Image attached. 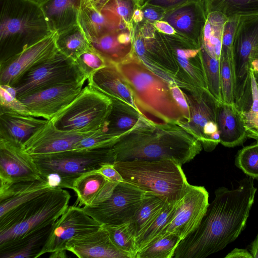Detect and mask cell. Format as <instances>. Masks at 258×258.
<instances>
[{
  "label": "cell",
  "mask_w": 258,
  "mask_h": 258,
  "mask_svg": "<svg viewBox=\"0 0 258 258\" xmlns=\"http://www.w3.org/2000/svg\"><path fill=\"white\" fill-rule=\"evenodd\" d=\"M251 69L254 75H258V48L254 55L251 64Z\"/></svg>",
  "instance_id": "58"
},
{
  "label": "cell",
  "mask_w": 258,
  "mask_h": 258,
  "mask_svg": "<svg viewBox=\"0 0 258 258\" xmlns=\"http://www.w3.org/2000/svg\"><path fill=\"white\" fill-rule=\"evenodd\" d=\"M90 133L60 130L48 120L23 145V149L30 156L74 150L77 143Z\"/></svg>",
  "instance_id": "20"
},
{
  "label": "cell",
  "mask_w": 258,
  "mask_h": 258,
  "mask_svg": "<svg viewBox=\"0 0 258 258\" xmlns=\"http://www.w3.org/2000/svg\"><path fill=\"white\" fill-rule=\"evenodd\" d=\"M47 120L31 115L0 112V139L23 146Z\"/></svg>",
  "instance_id": "27"
},
{
  "label": "cell",
  "mask_w": 258,
  "mask_h": 258,
  "mask_svg": "<svg viewBox=\"0 0 258 258\" xmlns=\"http://www.w3.org/2000/svg\"><path fill=\"white\" fill-rule=\"evenodd\" d=\"M110 1V0H92L90 1V3L96 10L101 11Z\"/></svg>",
  "instance_id": "57"
},
{
  "label": "cell",
  "mask_w": 258,
  "mask_h": 258,
  "mask_svg": "<svg viewBox=\"0 0 258 258\" xmlns=\"http://www.w3.org/2000/svg\"><path fill=\"white\" fill-rule=\"evenodd\" d=\"M101 227V225L88 215L83 208L74 205L69 206L53 224L38 257L46 253L66 250V244L70 240L96 231Z\"/></svg>",
  "instance_id": "15"
},
{
  "label": "cell",
  "mask_w": 258,
  "mask_h": 258,
  "mask_svg": "<svg viewBox=\"0 0 258 258\" xmlns=\"http://www.w3.org/2000/svg\"><path fill=\"white\" fill-rule=\"evenodd\" d=\"M52 188L43 178L0 185V217Z\"/></svg>",
  "instance_id": "28"
},
{
  "label": "cell",
  "mask_w": 258,
  "mask_h": 258,
  "mask_svg": "<svg viewBox=\"0 0 258 258\" xmlns=\"http://www.w3.org/2000/svg\"><path fill=\"white\" fill-rule=\"evenodd\" d=\"M258 48V14L240 16L232 45L234 91L243 94L251 88V64Z\"/></svg>",
  "instance_id": "12"
},
{
  "label": "cell",
  "mask_w": 258,
  "mask_h": 258,
  "mask_svg": "<svg viewBox=\"0 0 258 258\" xmlns=\"http://www.w3.org/2000/svg\"><path fill=\"white\" fill-rule=\"evenodd\" d=\"M114 165L124 181L169 202L178 201L189 184L182 165L172 160L116 161Z\"/></svg>",
  "instance_id": "6"
},
{
  "label": "cell",
  "mask_w": 258,
  "mask_h": 258,
  "mask_svg": "<svg viewBox=\"0 0 258 258\" xmlns=\"http://www.w3.org/2000/svg\"><path fill=\"white\" fill-rule=\"evenodd\" d=\"M86 81L76 62L58 50L25 73L13 87L20 98L54 86Z\"/></svg>",
  "instance_id": "10"
},
{
  "label": "cell",
  "mask_w": 258,
  "mask_h": 258,
  "mask_svg": "<svg viewBox=\"0 0 258 258\" xmlns=\"http://www.w3.org/2000/svg\"><path fill=\"white\" fill-rule=\"evenodd\" d=\"M84 0H50L41 6L52 33H59L78 24Z\"/></svg>",
  "instance_id": "29"
},
{
  "label": "cell",
  "mask_w": 258,
  "mask_h": 258,
  "mask_svg": "<svg viewBox=\"0 0 258 258\" xmlns=\"http://www.w3.org/2000/svg\"><path fill=\"white\" fill-rule=\"evenodd\" d=\"M235 165L248 176L258 179V141L238 151Z\"/></svg>",
  "instance_id": "41"
},
{
  "label": "cell",
  "mask_w": 258,
  "mask_h": 258,
  "mask_svg": "<svg viewBox=\"0 0 258 258\" xmlns=\"http://www.w3.org/2000/svg\"><path fill=\"white\" fill-rule=\"evenodd\" d=\"M168 200L149 192L143 201L132 220L130 229L137 239L150 225L162 210Z\"/></svg>",
  "instance_id": "32"
},
{
  "label": "cell",
  "mask_w": 258,
  "mask_h": 258,
  "mask_svg": "<svg viewBox=\"0 0 258 258\" xmlns=\"http://www.w3.org/2000/svg\"><path fill=\"white\" fill-rule=\"evenodd\" d=\"M201 55L210 93L218 101L222 102L220 60L211 56L202 45Z\"/></svg>",
  "instance_id": "40"
},
{
  "label": "cell",
  "mask_w": 258,
  "mask_h": 258,
  "mask_svg": "<svg viewBox=\"0 0 258 258\" xmlns=\"http://www.w3.org/2000/svg\"><path fill=\"white\" fill-rule=\"evenodd\" d=\"M225 258H253L249 250L235 248L225 256Z\"/></svg>",
  "instance_id": "54"
},
{
  "label": "cell",
  "mask_w": 258,
  "mask_h": 258,
  "mask_svg": "<svg viewBox=\"0 0 258 258\" xmlns=\"http://www.w3.org/2000/svg\"><path fill=\"white\" fill-rule=\"evenodd\" d=\"M227 19L219 12L210 13L203 31L202 45L211 56L218 60L221 59L223 27Z\"/></svg>",
  "instance_id": "35"
},
{
  "label": "cell",
  "mask_w": 258,
  "mask_h": 258,
  "mask_svg": "<svg viewBox=\"0 0 258 258\" xmlns=\"http://www.w3.org/2000/svg\"><path fill=\"white\" fill-rule=\"evenodd\" d=\"M144 20L153 24L157 21L162 20L167 10L156 6L146 5L142 7Z\"/></svg>",
  "instance_id": "50"
},
{
  "label": "cell",
  "mask_w": 258,
  "mask_h": 258,
  "mask_svg": "<svg viewBox=\"0 0 258 258\" xmlns=\"http://www.w3.org/2000/svg\"><path fill=\"white\" fill-rule=\"evenodd\" d=\"M136 1L138 2V4H139V2H140L141 0H136Z\"/></svg>",
  "instance_id": "62"
},
{
  "label": "cell",
  "mask_w": 258,
  "mask_h": 258,
  "mask_svg": "<svg viewBox=\"0 0 258 258\" xmlns=\"http://www.w3.org/2000/svg\"><path fill=\"white\" fill-rule=\"evenodd\" d=\"M71 195L54 187L0 217V248L52 225L69 207Z\"/></svg>",
  "instance_id": "4"
},
{
  "label": "cell",
  "mask_w": 258,
  "mask_h": 258,
  "mask_svg": "<svg viewBox=\"0 0 258 258\" xmlns=\"http://www.w3.org/2000/svg\"><path fill=\"white\" fill-rule=\"evenodd\" d=\"M155 29L159 32L166 35H175L176 31L167 22L164 20L157 21L153 23Z\"/></svg>",
  "instance_id": "53"
},
{
  "label": "cell",
  "mask_w": 258,
  "mask_h": 258,
  "mask_svg": "<svg viewBox=\"0 0 258 258\" xmlns=\"http://www.w3.org/2000/svg\"><path fill=\"white\" fill-rule=\"evenodd\" d=\"M57 33L51 34L0 63V85L13 87L27 72L54 55Z\"/></svg>",
  "instance_id": "17"
},
{
  "label": "cell",
  "mask_w": 258,
  "mask_h": 258,
  "mask_svg": "<svg viewBox=\"0 0 258 258\" xmlns=\"http://www.w3.org/2000/svg\"><path fill=\"white\" fill-rule=\"evenodd\" d=\"M254 77H255L256 86H257V89H258V75L254 74Z\"/></svg>",
  "instance_id": "61"
},
{
  "label": "cell",
  "mask_w": 258,
  "mask_h": 258,
  "mask_svg": "<svg viewBox=\"0 0 258 258\" xmlns=\"http://www.w3.org/2000/svg\"><path fill=\"white\" fill-rule=\"evenodd\" d=\"M216 123L220 143L225 147L242 145L248 138L241 112L235 104L218 102Z\"/></svg>",
  "instance_id": "26"
},
{
  "label": "cell",
  "mask_w": 258,
  "mask_h": 258,
  "mask_svg": "<svg viewBox=\"0 0 258 258\" xmlns=\"http://www.w3.org/2000/svg\"><path fill=\"white\" fill-rule=\"evenodd\" d=\"M239 18L240 16H234L228 18L223 29L221 56L227 57L232 61L233 39Z\"/></svg>",
  "instance_id": "48"
},
{
  "label": "cell",
  "mask_w": 258,
  "mask_h": 258,
  "mask_svg": "<svg viewBox=\"0 0 258 258\" xmlns=\"http://www.w3.org/2000/svg\"><path fill=\"white\" fill-rule=\"evenodd\" d=\"M87 81V85L109 98L123 101L142 112L136 105L128 84L115 65L108 64L92 74Z\"/></svg>",
  "instance_id": "25"
},
{
  "label": "cell",
  "mask_w": 258,
  "mask_h": 258,
  "mask_svg": "<svg viewBox=\"0 0 258 258\" xmlns=\"http://www.w3.org/2000/svg\"><path fill=\"white\" fill-rule=\"evenodd\" d=\"M56 45L60 52L75 61L91 47L89 40L79 24L57 33Z\"/></svg>",
  "instance_id": "34"
},
{
  "label": "cell",
  "mask_w": 258,
  "mask_h": 258,
  "mask_svg": "<svg viewBox=\"0 0 258 258\" xmlns=\"http://www.w3.org/2000/svg\"><path fill=\"white\" fill-rule=\"evenodd\" d=\"M209 205L205 187L189 183L162 234H173L182 240L199 226Z\"/></svg>",
  "instance_id": "13"
},
{
  "label": "cell",
  "mask_w": 258,
  "mask_h": 258,
  "mask_svg": "<svg viewBox=\"0 0 258 258\" xmlns=\"http://www.w3.org/2000/svg\"><path fill=\"white\" fill-rule=\"evenodd\" d=\"M144 20L143 12L138 5L134 12L132 19L133 22L137 24L142 22Z\"/></svg>",
  "instance_id": "55"
},
{
  "label": "cell",
  "mask_w": 258,
  "mask_h": 258,
  "mask_svg": "<svg viewBox=\"0 0 258 258\" xmlns=\"http://www.w3.org/2000/svg\"><path fill=\"white\" fill-rule=\"evenodd\" d=\"M39 6H42L50 0H28Z\"/></svg>",
  "instance_id": "60"
},
{
  "label": "cell",
  "mask_w": 258,
  "mask_h": 258,
  "mask_svg": "<svg viewBox=\"0 0 258 258\" xmlns=\"http://www.w3.org/2000/svg\"><path fill=\"white\" fill-rule=\"evenodd\" d=\"M190 108V117L188 121L178 122L190 132L202 146L205 138L204 128L210 121L216 122L218 101L209 91L196 88L192 91L183 90Z\"/></svg>",
  "instance_id": "21"
},
{
  "label": "cell",
  "mask_w": 258,
  "mask_h": 258,
  "mask_svg": "<svg viewBox=\"0 0 258 258\" xmlns=\"http://www.w3.org/2000/svg\"><path fill=\"white\" fill-rule=\"evenodd\" d=\"M149 193L123 181L116 185L106 200L82 208L101 225L121 224L132 220Z\"/></svg>",
  "instance_id": "11"
},
{
  "label": "cell",
  "mask_w": 258,
  "mask_h": 258,
  "mask_svg": "<svg viewBox=\"0 0 258 258\" xmlns=\"http://www.w3.org/2000/svg\"><path fill=\"white\" fill-rule=\"evenodd\" d=\"M108 181L96 170L81 174L74 181L72 188L77 197L74 205H92Z\"/></svg>",
  "instance_id": "33"
},
{
  "label": "cell",
  "mask_w": 258,
  "mask_h": 258,
  "mask_svg": "<svg viewBox=\"0 0 258 258\" xmlns=\"http://www.w3.org/2000/svg\"><path fill=\"white\" fill-rule=\"evenodd\" d=\"M75 62L87 80L92 74L108 64L103 57L91 46Z\"/></svg>",
  "instance_id": "45"
},
{
  "label": "cell",
  "mask_w": 258,
  "mask_h": 258,
  "mask_svg": "<svg viewBox=\"0 0 258 258\" xmlns=\"http://www.w3.org/2000/svg\"><path fill=\"white\" fill-rule=\"evenodd\" d=\"M31 157L41 177L52 187L70 189L81 174L96 170L104 163L115 162L110 148L71 150Z\"/></svg>",
  "instance_id": "7"
},
{
  "label": "cell",
  "mask_w": 258,
  "mask_h": 258,
  "mask_svg": "<svg viewBox=\"0 0 258 258\" xmlns=\"http://www.w3.org/2000/svg\"><path fill=\"white\" fill-rule=\"evenodd\" d=\"M134 24L135 55L154 74L168 83H175L179 68L164 34L146 21Z\"/></svg>",
  "instance_id": "9"
},
{
  "label": "cell",
  "mask_w": 258,
  "mask_h": 258,
  "mask_svg": "<svg viewBox=\"0 0 258 258\" xmlns=\"http://www.w3.org/2000/svg\"><path fill=\"white\" fill-rule=\"evenodd\" d=\"M252 104L246 111H240L248 138L258 141V89L252 70L250 71Z\"/></svg>",
  "instance_id": "42"
},
{
  "label": "cell",
  "mask_w": 258,
  "mask_h": 258,
  "mask_svg": "<svg viewBox=\"0 0 258 258\" xmlns=\"http://www.w3.org/2000/svg\"><path fill=\"white\" fill-rule=\"evenodd\" d=\"M66 250H58L50 253L49 257L51 258H66L67 257Z\"/></svg>",
  "instance_id": "59"
},
{
  "label": "cell",
  "mask_w": 258,
  "mask_h": 258,
  "mask_svg": "<svg viewBox=\"0 0 258 258\" xmlns=\"http://www.w3.org/2000/svg\"><path fill=\"white\" fill-rule=\"evenodd\" d=\"M177 202L178 201H167L155 220L136 239L138 251L151 243L163 233L175 210Z\"/></svg>",
  "instance_id": "37"
},
{
  "label": "cell",
  "mask_w": 258,
  "mask_h": 258,
  "mask_svg": "<svg viewBox=\"0 0 258 258\" xmlns=\"http://www.w3.org/2000/svg\"><path fill=\"white\" fill-rule=\"evenodd\" d=\"M164 35L171 47L179 68L175 83L183 90L192 91L198 88L209 91L201 47L197 48L176 33Z\"/></svg>",
  "instance_id": "14"
},
{
  "label": "cell",
  "mask_w": 258,
  "mask_h": 258,
  "mask_svg": "<svg viewBox=\"0 0 258 258\" xmlns=\"http://www.w3.org/2000/svg\"><path fill=\"white\" fill-rule=\"evenodd\" d=\"M65 249L80 258H130L113 244L102 226L96 231L70 240Z\"/></svg>",
  "instance_id": "22"
},
{
  "label": "cell",
  "mask_w": 258,
  "mask_h": 258,
  "mask_svg": "<svg viewBox=\"0 0 258 258\" xmlns=\"http://www.w3.org/2000/svg\"><path fill=\"white\" fill-rule=\"evenodd\" d=\"M110 148L115 162L169 159L182 165L199 154L203 146L179 123H158L144 115Z\"/></svg>",
  "instance_id": "2"
},
{
  "label": "cell",
  "mask_w": 258,
  "mask_h": 258,
  "mask_svg": "<svg viewBox=\"0 0 258 258\" xmlns=\"http://www.w3.org/2000/svg\"><path fill=\"white\" fill-rule=\"evenodd\" d=\"M111 99L112 110L103 131L114 136L122 135L133 127L144 114L123 101Z\"/></svg>",
  "instance_id": "31"
},
{
  "label": "cell",
  "mask_w": 258,
  "mask_h": 258,
  "mask_svg": "<svg viewBox=\"0 0 258 258\" xmlns=\"http://www.w3.org/2000/svg\"><path fill=\"white\" fill-rule=\"evenodd\" d=\"M78 24L89 41L134 25L126 24L121 18L109 10L103 9L99 11L90 2L84 0L80 12Z\"/></svg>",
  "instance_id": "24"
},
{
  "label": "cell",
  "mask_w": 258,
  "mask_h": 258,
  "mask_svg": "<svg viewBox=\"0 0 258 258\" xmlns=\"http://www.w3.org/2000/svg\"><path fill=\"white\" fill-rule=\"evenodd\" d=\"M122 135L114 136L105 133L102 130L92 132L80 140L75 145L74 150L79 151L110 148Z\"/></svg>",
  "instance_id": "43"
},
{
  "label": "cell",
  "mask_w": 258,
  "mask_h": 258,
  "mask_svg": "<svg viewBox=\"0 0 258 258\" xmlns=\"http://www.w3.org/2000/svg\"><path fill=\"white\" fill-rule=\"evenodd\" d=\"M249 248L253 258H258V234L250 244Z\"/></svg>",
  "instance_id": "56"
},
{
  "label": "cell",
  "mask_w": 258,
  "mask_h": 258,
  "mask_svg": "<svg viewBox=\"0 0 258 258\" xmlns=\"http://www.w3.org/2000/svg\"><path fill=\"white\" fill-rule=\"evenodd\" d=\"M172 96L182 114L184 120L188 121L190 111L187 99L182 90L174 82L169 83Z\"/></svg>",
  "instance_id": "49"
},
{
  "label": "cell",
  "mask_w": 258,
  "mask_h": 258,
  "mask_svg": "<svg viewBox=\"0 0 258 258\" xmlns=\"http://www.w3.org/2000/svg\"><path fill=\"white\" fill-rule=\"evenodd\" d=\"M42 178L23 146L0 139L1 185L31 181Z\"/></svg>",
  "instance_id": "18"
},
{
  "label": "cell",
  "mask_w": 258,
  "mask_h": 258,
  "mask_svg": "<svg viewBox=\"0 0 258 258\" xmlns=\"http://www.w3.org/2000/svg\"><path fill=\"white\" fill-rule=\"evenodd\" d=\"M112 108L110 98L88 85L50 120L58 129L89 133L104 129Z\"/></svg>",
  "instance_id": "8"
},
{
  "label": "cell",
  "mask_w": 258,
  "mask_h": 258,
  "mask_svg": "<svg viewBox=\"0 0 258 258\" xmlns=\"http://www.w3.org/2000/svg\"><path fill=\"white\" fill-rule=\"evenodd\" d=\"M190 1L191 0H141L138 5L140 7L146 5L156 6L167 11Z\"/></svg>",
  "instance_id": "52"
},
{
  "label": "cell",
  "mask_w": 258,
  "mask_h": 258,
  "mask_svg": "<svg viewBox=\"0 0 258 258\" xmlns=\"http://www.w3.org/2000/svg\"><path fill=\"white\" fill-rule=\"evenodd\" d=\"M207 19L203 1L191 0L167 10L162 20L170 24L178 35L200 48Z\"/></svg>",
  "instance_id": "19"
},
{
  "label": "cell",
  "mask_w": 258,
  "mask_h": 258,
  "mask_svg": "<svg viewBox=\"0 0 258 258\" xmlns=\"http://www.w3.org/2000/svg\"><path fill=\"white\" fill-rule=\"evenodd\" d=\"M84 1H91L92 0H84Z\"/></svg>",
  "instance_id": "63"
},
{
  "label": "cell",
  "mask_w": 258,
  "mask_h": 258,
  "mask_svg": "<svg viewBox=\"0 0 258 258\" xmlns=\"http://www.w3.org/2000/svg\"><path fill=\"white\" fill-rule=\"evenodd\" d=\"M101 226L107 230L111 241L119 249L130 258H136L138 252L136 239L130 229L129 222Z\"/></svg>",
  "instance_id": "39"
},
{
  "label": "cell",
  "mask_w": 258,
  "mask_h": 258,
  "mask_svg": "<svg viewBox=\"0 0 258 258\" xmlns=\"http://www.w3.org/2000/svg\"><path fill=\"white\" fill-rule=\"evenodd\" d=\"M52 225L35 231L0 248V257H38L49 235Z\"/></svg>",
  "instance_id": "30"
},
{
  "label": "cell",
  "mask_w": 258,
  "mask_h": 258,
  "mask_svg": "<svg viewBox=\"0 0 258 258\" xmlns=\"http://www.w3.org/2000/svg\"><path fill=\"white\" fill-rule=\"evenodd\" d=\"M52 33L41 6L28 0H0V63Z\"/></svg>",
  "instance_id": "3"
},
{
  "label": "cell",
  "mask_w": 258,
  "mask_h": 258,
  "mask_svg": "<svg viewBox=\"0 0 258 258\" xmlns=\"http://www.w3.org/2000/svg\"><path fill=\"white\" fill-rule=\"evenodd\" d=\"M96 171L110 181L118 183L124 181L120 173L115 169L114 163H104Z\"/></svg>",
  "instance_id": "51"
},
{
  "label": "cell",
  "mask_w": 258,
  "mask_h": 258,
  "mask_svg": "<svg viewBox=\"0 0 258 258\" xmlns=\"http://www.w3.org/2000/svg\"><path fill=\"white\" fill-rule=\"evenodd\" d=\"M221 94L223 102L234 104V84L232 61L227 57L221 56Z\"/></svg>",
  "instance_id": "44"
},
{
  "label": "cell",
  "mask_w": 258,
  "mask_h": 258,
  "mask_svg": "<svg viewBox=\"0 0 258 258\" xmlns=\"http://www.w3.org/2000/svg\"><path fill=\"white\" fill-rule=\"evenodd\" d=\"M138 5L136 0H110L103 9L115 13L126 24L131 25L133 24L134 12Z\"/></svg>",
  "instance_id": "47"
},
{
  "label": "cell",
  "mask_w": 258,
  "mask_h": 258,
  "mask_svg": "<svg viewBox=\"0 0 258 258\" xmlns=\"http://www.w3.org/2000/svg\"><path fill=\"white\" fill-rule=\"evenodd\" d=\"M249 176L236 188L215 191L199 226L178 244L173 258H205L234 241L246 227L257 188Z\"/></svg>",
  "instance_id": "1"
},
{
  "label": "cell",
  "mask_w": 258,
  "mask_h": 258,
  "mask_svg": "<svg viewBox=\"0 0 258 258\" xmlns=\"http://www.w3.org/2000/svg\"><path fill=\"white\" fill-rule=\"evenodd\" d=\"M207 15L219 12L227 18L258 14V0H203Z\"/></svg>",
  "instance_id": "36"
},
{
  "label": "cell",
  "mask_w": 258,
  "mask_h": 258,
  "mask_svg": "<svg viewBox=\"0 0 258 258\" xmlns=\"http://www.w3.org/2000/svg\"><path fill=\"white\" fill-rule=\"evenodd\" d=\"M131 89L135 103L144 111L164 122L184 120L169 85L147 68L135 55L115 65Z\"/></svg>",
  "instance_id": "5"
},
{
  "label": "cell",
  "mask_w": 258,
  "mask_h": 258,
  "mask_svg": "<svg viewBox=\"0 0 258 258\" xmlns=\"http://www.w3.org/2000/svg\"><path fill=\"white\" fill-rule=\"evenodd\" d=\"M90 42L108 64L116 65L134 52V25L113 31Z\"/></svg>",
  "instance_id": "23"
},
{
  "label": "cell",
  "mask_w": 258,
  "mask_h": 258,
  "mask_svg": "<svg viewBox=\"0 0 258 258\" xmlns=\"http://www.w3.org/2000/svg\"><path fill=\"white\" fill-rule=\"evenodd\" d=\"M181 241L173 234H162L147 246L138 251L136 258H173Z\"/></svg>",
  "instance_id": "38"
},
{
  "label": "cell",
  "mask_w": 258,
  "mask_h": 258,
  "mask_svg": "<svg viewBox=\"0 0 258 258\" xmlns=\"http://www.w3.org/2000/svg\"><path fill=\"white\" fill-rule=\"evenodd\" d=\"M85 82L62 84L18 99L31 115L50 120L77 97L83 88Z\"/></svg>",
  "instance_id": "16"
},
{
  "label": "cell",
  "mask_w": 258,
  "mask_h": 258,
  "mask_svg": "<svg viewBox=\"0 0 258 258\" xmlns=\"http://www.w3.org/2000/svg\"><path fill=\"white\" fill-rule=\"evenodd\" d=\"M3 112L31 115L24 104L17 98L15 88L5 85H0V112Z\"/></svg>",
  "instance_id": "46"
}]
</instances>
